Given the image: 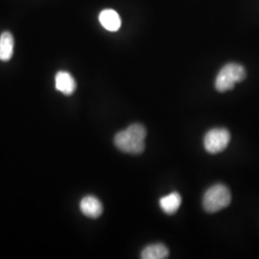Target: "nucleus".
<instances>
[{
  "mask_svg": "<svg viewBox=\"0 0 259 259\" xmlns=\"http://www.w3.org/2000/svg\"><path fill=\"white\" fill-rule=\"evenodd\" d=\"M146 136L147 132L143 125L133 124L115 136L114 144L126 154L139 155L145 150Z\"/></svg>",
  "mask_w": 259,
  "mask_h": 259,
  "instance_id": "1",
  "label": "nucleus"
},
{
  "mask_svg": "<svg viewBox=\"0 0 259 259\" xmlns=\"http://www.w3.org/2000/svg\"><path fill=\"white\" fill-rule=\"evenodd\" d=\"M232 202V194L226 185L218 184L209 187L204 195V210L209 213L217 212L229 206Z\"/></svg>",
  "mask_w": 259,
  "mask_h": 259,
  "instance_id": "2",
  "label": "nucleus"
},
{
  "mask_svg": "<svg viewBox=\"0 0 259 259\" xmlns=\"http://www.w3.org/2000/svg\"><path fill=\"white\" fill-rule=\"evenodd\" d=\"M244 66L238 64H228L223 67L215 80V89L219 93L231 91L236 83H240L246 78Z\"/></svg>",
  "mask_w": 259,
  "mask_h": 259,
  "instance_id": "3",
  "label": "nucleus"
},
{
  "mask_svg": "<svg viewBox=\"0 0 259 259\" xmlns=\"http://www.w3.org/2000/svg\"><path fill=\"white\" fill-rule=\"evenodd\" d=\"M231 141V134L227 129L215 128L210 130L204 136V149L210 154L221 153L228 147Z\"/></svg>",
  "mask_w": 259,
  "mask_h": 259,
  "instance_id": "4",
  "label": "nucleus"
},
{
  "mask_svg": "<svg viewBox=\"0 0 259 259\" xmlns=\"http://www.w3.org/2000/svg\"><path fill=\"white\" fill-rule=\"evenodd\" d=\"M80 209L87 217L98 218L102 214L103 205L97 198L87 196L80 203Z\"/></svg>",
  "mask_w": 259,
  "mask_h": 259,
  "instance_id": "5",
  "label": "nucleus"
},
{
  "mask_svg": "<svg viewBox=\"0 0 259 259\" xmlns=\"http://www.w3.org/2000/svg\"><path fill=\"white\" fill-rule=\"evenodd\" d=\"M56 90L65 95H71L76 90V82L72 75L65 71H60L56 74Z\"/></svg>",
  "mask_w": 259,
  "mask_h": 259,
  "instance_id": "6",
  "label": "nucleus"
},
{
  "mask_svg": "<svg viewBox=\"0 0 259 259\" xmlns=\"http://www.w3.org/2000/svg\"><path fill=\"white\" fill-rule=\"evenodd\" d=\"M99 20L103 27L108 31L115 32L121 26V19L119 15L113 10H104L99 15Z\"/></svg>",
  "mask_w": 259,
  "mask_h": 259,
  "instance_id": "7",
  "label": "nucleus"
},
{
  "mask_svg": "<svg viewBox=\"0 0 259 259\" xmlns=\"http://www.w3.org/2000/svg\"><path fill=\"white\" fill-rule=\"evenodd\" d=\"M182 204V197L177 192L170 193L167 196L162 197L159 200V205L162 211L168 215H172L178 211Z\"/></svg>",
  "mask_w": 259,
  "mask_h": 259,
  "instance_id": "8",
  "label": "nucleus"
},
{
  "mask_svg": "<svg viewBox=\"0 0 259 259\" xmlns=\"http://www.w3.org/2000/svg\"><path fill=\"white\" fill-rule=\"evenodd\" d=\"M169 255V250L166 246L160 243L152 244L144 248L141 252L142 259H164Z\"/></svg>",
  "mask_w": 259,
  "mask_h": 259,
  "instance_id": "9",
  "label": "nucleus"
},
{
  "mask_svg": "<svg viewBox=\"0 0 259 259\" xmlns=\"http://www.w3.org/2000/svg\"><path fill=\"white\" fill-rule=\"evenodd\" d=\"M14 53V37L9 32H4L0 37V60L7 62Z\"/></svg>",
  "mask_w": 259,
  "mask_h": 259,
  "instance_id": "10",
  "label": "nucleus"
}]
</instances>
